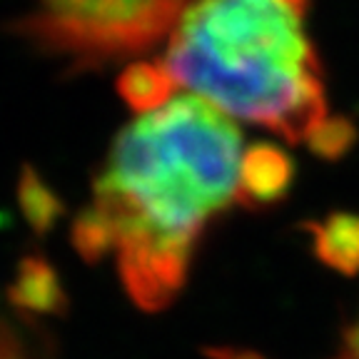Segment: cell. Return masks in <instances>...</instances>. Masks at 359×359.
I'll return each mask as SVG.
<instances>
[{
  "label": "cell",
  "mask_w": 359,
  "mask_h": 359,
  "mask_svg": "<svg viewBox=\"0 0 359 359\" xmlns=\"http://www.w3.org/2000/svg\"><path fill=\"white\" fill-rule=\"evenodd\" d=\"M312 240V252L325 267L344 277L359 275V215L332 212L304 222Z\"/></svg>",
  "instance_id": "obj_6"
},
{
  "label": "cell",
  "mask_w": 359,
  "mask_h": 359,
  "mask_svg": "<svg viewBox=\"0 0 359 359\" xmlns=\"http://www.w3.org/2000/svg\"><path fill=\"white\" fill-rule=\"evenodd\" d=\"M0 359H35L25 344V337L6 320H0Z\"/></svg>",
  "instance_id": "obj_11"
},
{
  "label": "cell",
  "mask_w": 359,
  "mask_h": 359,
  "mask_svg": "<svg viewBox=\"0 0 359 359\" xmlns=\"http://www.w3.org/2000/svg\"><path fill=\"white\" fill-rule=\"evenodd\" d=\"M210 359H264L262 354L250 352V349H230V347H210L205 349Z\"/></svg>",
  "instance_id": "obj_12"
},
{
  "label": "cell",
  "mask_w": 359,
  "mask_h": 359,
  "mask_svg": "<svg viewBox=\"0 0 359 359\" xmlns=\"http://www.w3.org/2000/svg\"><path fill=\"white\" fill-rule=\"evenodd\" d=\"M294 180H297V165L280 145L255 142L242 150L235 202L252 212L275 208L290 195Z\"/></svg>",
  "instance_id": "obj_4"
},
{
  "label": "cell",
  "mask_w": 359,
  "mask_h": 359,
  "mask_svg": "<svg viewBox=\"0 0 359 359\" xmlns=\"http://www.w3.org/2000/svg\"><path fill=\"white\" fill-rule=\"evenodd\" d=\"M240 157L230 115L197 95L137 115L112 140L90 205L110 224L135 307L163 312L180 297L202 235L235 202Z\"/></svg>",
  "instance_id": "obj_1"
},
{
  "label": "cell",
  "mask_w": 359,
  "mask_h": 359,
  "mask_svg": "<svg viewBox=\"0 0 359 359\" xmlns=\"http://www.w3.org/2000/svg\"><path fill=\"white\" fill-rule=\"evenodd\" d=\"M8 302L22 314L33 317H60L67 312L65 285L57 269L40 255H25L18 262L15 277L8 287Z\"/></svg>",
  "instance_id": "obj_5"
},
{
  "label": "cell",
  "mask_w": 359,
  "mask_h": 359,
  "mask_svg": "<svg viewBox=\"0 0 359 359\" xmlns=\"http://www.w3.org/2000/svg\"><path fill=\"white\" fill-rule=\"evenodd\" d=\"M70 242H73L75 252L90 264L100 262V259H105L110 252H115V237H112L110 224H107V219L102 217L93 205H88V208L73 219Z\"/></svg>",
  "instance_id": "obj_9"
},
{
  "label": "cell",
  "mask_w": 359,
  "mask_h": 359,
  "mask_svg": "<svg viewBox=\"0 0 359 359\" xmlns=\"http://www.w3.org/2000/svg\"><path fill=\"white\" fill-rule=\"evenodd\" d=\"M359 140V128L354 125L352 118L347 115H334L330 118L327 115L314 133L307 137V147L312 150V155H317L320 160H327V163H337L342 160Z\"/></svg>",
  "instance_id": "obj_10"
},
{
  "label": "cell",
  "mask_w": 359,
  "mask_h": 359,
  "mask_svg": "<svg viewBox=\"0 0 359 359\" xmlns=\"http://www.w3.org/2000/svg\"><path fill=\"white\" fill-rule=\"evenodd\" d=\"M177 88V80L172 78L168 65L155 60L130 62L118 78L120 97L135 115H147L165 107L175 97Z\"/></svg>",
  "instance_id": "obj_7"
},
{
  "label": "cell",
  "mask_w": 359,
  "mask_h": 359,
  "mask_svg": "<svg viewBox=\"0 0 359 359\" xmlns=\"http://www.w3.org/2000/svg\"><path fill=\"white\" fill-rule=\"evenodd\" d=\"M195 0H30L11 28L70 73L147 53L170 38Z\"/></svg>",
  "instance_id": "obj_3"
},
{
  "label": "cell",
  "mask_w": 359,
  "mask_h": 359,
  "mask_svg": "<svg viewBox=\"0 0 359 359\" xmlns=\"http://www.w3.org/2000/svg\"><path fill=\"white\" fill-rule=\"evenodd\" d=\"M344 344H347L349 359H359V317L347 330V334H344Z\"/></svg>",
  "instance_id": "obj_13"
},
{
  "label": "cell",
  "mask_w": 359,
  "mask_h": 359,
  "mask_svg": "<svg viewBox=\"0 0 359 359\" xmlns=\"http://www.w3.org/2000/svg\"><path fill=\"white\" fill-rule=\"evenodd\" d=\"M312 0H195L165 65L192 95L290 145L330 115L325 67L307 30Z\"/></svg>",
  "instance_id": "obj_2"
},
{
  "label": "cell",
  "mask_w": 359,
  "mask_h": 359,
  "mask_svg": "<svg viewBox=\"0 0 359 359\" xmlns=\"http://www.w3.org/2000/svg\"><path fill=\"white\" fill-rule=\"evenodd\" d=\"M18 205L35 235H48L65 215L60 195L43 180L33 165H22L18 177Z\"/></svg>",
  "instance_id": "obj_8"
}]
</instances>
